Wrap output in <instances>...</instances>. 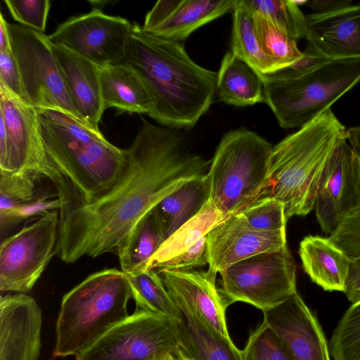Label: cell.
Wrapping results in <instances>:
<instances>
[{
  "instance_id": "6da1fadb",
  "label": "cell",
  "mask_w": 360,
  "mask_h": 360,
  "mask_svg": "<svg viewBox=\"0 0 360 360\" xmlns=\"http://www.w3.org/2000/svg\"><path fill=\"white\" fill-rule=\"evenodd\" d=\"M118 180L85 200L63 175L55 184L59 224L55 255L67 264L117 250L136 224L186 182L207 174L211 160L179 130L142 119Z\"/></svg>"
},
{
  "instance_id": "7a4b0ae2",
  "label": "cell",
  "mask_w": 360,
  "mask_h": 360,
  "mask_svg": "<svg viewBox=\"0 0 360 360\" xmlns=\"http://www.w3.org/2000/svg\"><path fill=\"white\" fill-rule=\"evenodd\" d=\"M153 102L149 116L160 125L191 129L216 97L217 72L196 63L182 43L165 39L133 24L124 59Z\"/></svg>"
},
{
  "instance_id": "3957f363",
  "label": "cell",
  "mask_w": 360,
  "mask_h": 360,
  "mask_svg": "<svg viewBox=\"0 0 360 360\" xmlns=\"http://www.w3.org/2000/svg\"><path fill=\"white\" fill-rule=\"evenodd\" d=\"M346 140L347 129L331 108L288 135L273 146L268 178L256 200L280 201L287 219L307 215L330 159Z\"/></svg>"
},
{
  "instance_id": "277c9868",
  "label": "cell",
  "mask_w": 360,
  "mask_h": 360,
  "mask_svg": "<svg viewBox=\"0 0 360 360\" xmlns=\"http://www.w3.org/2000/svg\"><path fill=\"white\" fill-rule=\"evenodd\" d=\"M37 112L49 162L81 197L91 200L118 180L126 165L125 149L115 146L101 131L68 113L51 109Z\"/></svg>"
},
{
  "instance_id": "5b68a950",
  "label": "cell",
  "mask_w": 360,
  "mask_h": 360,
  "mask_svg": "<svg viewBox=\"0 0 360 360\" xmlns=\"http://www.w3.org/2000/svg\"><path fill=\"white\" fill-rule=\"evenodd\" d=\"M126 274L105 269L88 276L64 295L56 324L54 357L77 356L129 315Z\"/></svg>"
},
{
  "instance_id": "8992f818",
  "label": "cell",
  "mask_w": 360,
  "mask_h": 360,
  "mask_svg": "<svg viewBox=\"0 0 360 360\" xmlns=\"http://www.w3.org/2000/svg\"><path fill=\"white\" fill-rule=\"evenodd\" d=\"M272 149L264 138L243 127L223 135L207 173L210 200L221 213L236 214L258 198Z\"/></svg>"
},
{
  "instance_id": "52a82bcc",
  "label": "cell",
  "mask_w": 360,
  "mask_h": 360,
  "mask_svg": "<svg viewBox=\"0 0 360 360\" xmlns=\"http://www.w3.org/2000/svg\"><path fill=\"white\" fill-rule=\"evenodd\" d=\"M264 103L283 129L300 128L360 82V58L332 60L292 79H262Z\"/></svg>"
},
{
  "instance_id": "ba28073f",
  "label": "cell",
  "mask_w": 360,
  "mask_h": 360,
  "mask_svg": "<svg viewBox=\"0 0 360 360\" xmlns=\"http://www.w3.org/2000/svg\"><path fill=\"white\" fill-rule=\"evenodd\" d=\"M219 274L221 288L231 304L243 302L262 311L297 292L296 266L287 245L233 264Z\"/></svg>"
},
{
  "instance_id": "9c48e42d",
  "label": "cell",
  "mask_w": 360,
  "mask_h": 360,
  "mask_svg": "<svg viewBox=\"0 0 360 360\" xmlns=\"http://www.w3.org/2000/svg\"><path fill=\"white\" fill-rule=\"evenodd\" d=\"M8 29L25 102L37 109L58 110L80 120L47 36L21 25L8 23Z\"/></svg>"
},
{
  "instance_id": "30bf717a",
  "label": "cell",
  "mask_w": 360,
  "mask_h": 360,
  "mask_svg": "<svg viewBox=\"0 0 360 360\" xmlns=\"http://www.w3.org/2000/svg\"><path fill=\"white\" fill-rule=\"evenodd\" d=\"M0 172H29L55 184L63 176L49 160L37 109L0 85Z\"/></svg>"
},
{
  "instance_id": "8fae6325",
  "label": "cell",
  "mask_w": 360,
  "mask_h": 360,
  "mask_svg": "<svg viewBox=\"0 0 360 360\" xmlns=\"http://www.w3.org/2000/svg\"><path fill=\"white\" fill-rule=\"evenodd\" d=\"M177 345L173 321L136 307L75 360H162Z\"/></svg>"
},
{
  "instance_id": "7c38bea8",
  "label": "cell",
  "mask_w": 360,
  "mask_h": 360,
  "mask_svg": "<svg viewBox=\"0 0 360 360\" xmlns=\"http://www.w3.org/2000/svg\"><path fill=\"white\" fill-rule=\"evenodd\" d=\"M58 224L59 212L49 211L1 242V292L25 293L32 290L55 255Z\"/></svg>"
},
{
  "instance_id": "4fadbf2b",
  "label": "cell",
  "mask_w": 360,
  "mask_h": 360,
  "mask_svg": "<svg viewBox=\"0 0 360 360\" xmlns=\"http://www.w3.org/2000/svg\"><path fill=\"white\" fill-rule=\"evenodd\" d=\"M132 27L125 18L94 8L65 20L47 37L52 45L63 46L103 68L121 63Z\"/></svg>"
},
{
  "instance_id": "5bb4252c",
  "label": "cell",
  "mask_w": 360,
  "mask_h": 360,
  "mask_svg": "<svg viewBox=\"0 0 360 360\" xmlns=\"http://www.w3.org/2000/svg\"><path fill=\"white\" fill-rule=\"evenodd\" d=\"M359 205L356 154L346 140L337 148L325 170L314 210L321 230L330 235Z\"/></svg>"
},
{
  "instance_id": "9a60e30c",
  "label": "cell",
  "mask_w": 360,
  "mask_h": 360,
  "mask_svg": "<svg viewBox=\"0 0 360 360\" xmlns=\"http://www.w3.org/2000/svg\"><path fill=\"white\" fill-rule=\"evenodd\" d=\"M263 313L264 321L282 339L291 360H331L323 328L297 291Z\"/></svg>"
},
{
  "instance_id": "2e32d148",
  "label": "cell",
  "mask_w": 360,
  "mask_h": 360,
  "mask_svg": "<svg viewBox=\"0 0 360 360\" xmlns=\"http://www.w3.org/2000/svg\"><path fill=\"white\" fill-rule=\"evenodd\" d=\"M208 269L217 274L233 264L287 245L285 229L262 231L250 227L238 214L229 216L207 236Z\"/></svg>"
},
{
  "instance_id": "e0dca14e",
  "label": "cell",
  "mask_w": 360,
  "mask_h": 360,
  "mask_svg": "<svg viewBox=\"0 0 360 360\" xmlns=\"http://www.w3.org/2000/svg\"><path fill=\"white\" fill-rule=\"evenodd\" d=\"M173 300L188 309L208 326L230 338L226 309L231 304L216 284L217 274L207 269L158 270Z\"/></svg>"
},
{
  "instance_id": "ac0fdd59",
  "label": "cell",
  "mask_w": 360,
  "mask_h": 360,
  "mask_svg": "<svg viewBox=\"0 0 360 360\" xmlns=\"http://www.w3.org/2000/svg\"><path fill=\"white\" fill-rule=\"evenodd\" d=\"M41 325V311L32 297L1 296L0 360H38Z\"/></svg>"
},
{
  "instance_id": "d6986e66",
  "label": "cell",
  "mask_w": 360,
  "mask_h": 360,
  "mask_svg": "<svg viewBox=\"0 0 360 360\" xmlns=\"http://www.w3.org/2000/svg\"><path fill=\"white\" fill-rule=\"evenodd\" d=\"M237 0H160L147 13L142 29L182 43L200 27L231 12Z\"/></svg>"
},
{
  "instance_id": "ffe728a7",
  "label": "cell",
  "mask_w": 360,
  "mask_h": 360,
  "mask_svg": "<svg viewBox=\"0 0 360 360\" xmlns=\"http://www.w3.org/2000/svg\"><path fill=\"white\" fill-rule=\"evenodd\" d=\"M308 44L330 60L360 58V5L306 15Z\"/></svg>"
},
{
  "instance_id": "44dd1931",
  "label": "cell",
  "mask_w": 360,
  "mask_h": 360,
  "mask_svg": "<svg viewBox=\"0 0 360 360\" xmlns=\"http://www.w3.org/2000/svg\"><path fill=\"white\" fill-rule=\"evenodd\" d=\"M52 46L80 120L100 131L98 124L105 110L101 90V68L63 46Z\"/></svg>"
},
{
  "instance_id": "7402d4cb",
  "label": "cell",
  "mask_w": 360,
  "mask_h": 360,
  "mask_svg": "<svg viewBox=\"0 0 360 360\" xmlns=\"http://www.w3.org/2000/svg\"><path fill=\"white\" fill-rule=\"evenodd\" d=\"M299 255L312 282L325 291L345 293L350 262L328 237L305 236L300 243Z\"/></svg>"
},
{
  "instance_id": "603a6c76",
  "label": "cell",
  "mask_w": 360,
  "mask_h": 360,
  "mask_svg": "<svg viewBox=\"0 0 360 360\" xmlns=\"http://www.w3.org/2000/svg\"><path fill=\"white\" fill-rule=\"evenodd\" d=\"M173 321L178 345L195 360H241L230 338L217 332L183 305Z\"/></svg>"
},
{
  "instance_id": "cb8c5ba5",
  "label": "cell",
  "mask_w": 360,
  "mask_h": 360,
  "mask_svg": "<svg viewBox=\"0 0 360 360\" xmlns=\"http://www.w3.org/2000/svg\"><path fill=\"white\" fill-rule=\"evenodd\" d=\"M100 82L104 109L148 115L151 112L153 102L146 86L128 66L118 63L101 68Z\"/></svg>"
},
{
  "instance_id": "d4e9b609",
  "label": "cell",
  "mask_w": 360,
  "mask_h": 360,
  "mask_svg": "<svg viewBox=\"0 0 360 360\" xmlns=\"http://www.w3.org/2000/svg\"><path fill=\"white\" fill-rule=\"evenodd\" d=\"M216 97L226 104L244 107L264 102L262 76L231 50L217 72Z\"/></svg>"
},
{
  "instance_id": "484cf974",
  "label": "cell",
  "mask_w": 360,
  "mask_h": 360,
  "mask_svg": "<svg viewBox=\"0 0 360 360\" xmlns=\"http://www.w3.org/2000/svg\"><path fill=\"white\" fill-rule=\"evenodd\" d=\"M210 199L207 174L191 180L162 200L154 209L165 240L196 215Z\"/></svg>"
},
{
  "instance_id": "4316f807",
  "label": "cell",
  "mask_w": 360,
  "mask_h": 360,
  "mask_svg": "<svg viewBox=\"0 0 360 360\" xmlns=\"http://www.w3.org/2000/svg\"><path fill=\"white\" fill-rule=\"evenodd\" d=\"M154 208L136 224L117 250L121 271L124 274L146 269L150 259L165 240Z\"/></svg>"
},
{
  "instance_id": "83f0119b",
  "label": "cell",
  "mask_w": 360,
  "mask_h": 360,
  "mask_svg": "<svg viewBox=\"0 0 360 360\" xmlns=\"http://www.w3.org/2000/svg\"><path fill=\"white\" fill-rule=\"evenodd\" d=\"M226 217L209 199L196 215L163 242L146 269L156 270L160 264L188 250Z\"/></svg>"
},
{
  "instance_id": "f1b7e54d",
  "label": "cell",
  "mask_w": 360,
  "mask_h": 360,
  "mask_svg": "<svg viewBox=\"0 0 360 360\" xmlns=\"http://www.w3.org/2000/svg\"><path fill=\"white\" fill-rule=\"evenodd\" d=\"M232 13L231 51L261 76L280 69L261 49L255 34L253 17L243 0H237Z\"/></svg>"
},
{
  "instance_id": "f546056e",
  "label": "cell",
  "mask_w": 360,
  "mask_h": 360,
  "mask_svg": "<svg viewBox=\"0 0 360 360\" xmlns=\"http://www.w3.org/2000/svg\"><path fill=\"white\" fill-rule=\"evenodd\" d=\"M125 274L136 307L172 321L179 318L180 309L158 271L146 269Z\"/></svg>"
},
{
  "instance_id": "4dcf8cb0",
  "label": "cell",
  "mask_w": 360,
  "mask_h": 360,
  "mask_svg": "<svg viewBox=\"0 0 360 360\" xmlns=\"http://www.w3.org/2000/svg\"><path fill=\"white\" fill-rule=\"evenodd\" d=\"M42 176L29 172H0L1 228L18 219L20 212L36 202L37 184Z\"/></svg>"
},
{
  "instance_id": "1f68e13d",
  "label": "cell",
  "mask_w": 360,
  "mask_h": 360,
  "mask_svg": "<svg viewBox=\"0 0 360 360\" xmlns=\"http://www.w3.org/2000/svg\"><path fill=\"white\" fill-rule=\"evenodd\" d=\"M252 13L255 34L261 49L279 65L280 69L302 57L303 52L298 49L297 41L266 15L259 13Z\"/></svg>"
},
{
  "instance_id": "d6a6232c",
  "label": "cell",
  "mask_w": 360,
  "mask_h": 360,
  "mask_svg": "<svg viewBox=\"0 0 360 360\" xmlns=\"http://www.w3.org/2000/svg\"><path fill=\"white\" fill-rule=\"evenodd\" d=\"M243 1L252 13H259L266 15L295 41L306 37V15L300 10L295 1Z\"/></svg>"
},
{
  "instance_id": "836d02e7",
  "label": "cell",
  "mask_w": 360,
  "mask_h": 360,
  "mask_svg": "<svg viewBox=\"0 0 360 360\" xmlns=\"http://www.w3.org/2000/svg\"><path fill=\"white\" fill-rule=\"evenodd\" d=\"M328 346L333 360H360V302L345 312Z\"/></svg>"
},
{
  "instance_id": "e575fe53",
  "label": "cell",
  "mask_w": 360,
  "mask_h": 360,
  "mask_svg": "<svg viewBox=\"0 0 360 360\" xmlns=\"http://www.w3.org/2000/svg\"><path fill=\"white\" fill-rule=\"evenodd\" d=\"M241 360H291L285 345L264 321L249 336Z\"/></svg>"
},
{
  "instance_id": "d590c367",
  "label": "cell",
  "mask_w": 360,
  "mask_h": 360,
  "mask_svg": "<svg viewBox=\"0 0 360 360\" xmlns=\"http://www.w3.org/2000/svg\"><path fill=\"white\" fill-rule=\"evenodd\" d=\"M238 213L250 227L257 231L284 229L288 221L283 204L272 198L256 200Z\"/></svg>"
},
{
  "instance_id": "8d00e7d4",
  "label": "cell",
  "mask_w": 360,
  "mask_h": 360,
  "mask_svg": "<svg viewBox=\"0 0 360 360\" xmlns=\"http://www.w3.org/2000/svg\"><path fill=\"white\" fill-rule=\"evenodd\" d=\"M328 238L350 263L360 261V205L340 221Z\"/></svg>"
},
{
  "instance_id": "74e56055",
  "label": "cell",
  "mask_w": 360,
  "mask_h": 360,
  "mask_svg": "<svg viewBox=\"0 0 360 360\" xmlns=\"http://www.w3.org/2000/svg\"><path fill=\"white\" fill-rule=\"evenodd\" d=\"M13 18L21 25L44 32L51 1L49 0H5Z\"/></svg>"
},
{
  "instance_id": "f35d334b",
  "label": "cell",
  "mask_w": 360,
  "mask_h": 360,
  "mask_svg": "<svg viewBox=\"0 0 360 360\" xmlns=\"http://www.w3.org/2000/svg\"><path fill=\"white\" fill-rule=\"evenodd\" d=\"M329 60H332L323 56L308 44L300 58L285 68L262 76V78L274 81L298 78L309 73Z\"/></svg>"
},
{
  "instance_id": "ab89813d",
  "label": "cell",
  "mask_w": 360,
  "mask_h": 360,
  "mask_svg": "<svg viewBox=\"0 0 360 360\" xmlns=\"http://www.w3.org/2000/svg\"><path fill=\"white\" fill-rule=\"evenodd\" d=\"M207 236L188 250L160 264L156 270L188 269L208 264Z\"/></svg>"
},
{
  "instance_id": "60d3db41",
  "label": "cell",
  "mask_w": 360,
  "mask_h": 360,
  "mask_svg": "<svg viewBox=\"0 0 360 360\" xmlns=\"http://www.w3.org/2000/svg\"><path fill=\"white\" fill-rule=\"evenodd\" d=\"M0 85L25 102L18 65L11 49L0 52Z\"/></svg>"
},
{
  "instance_id": "b9f144b4",
  "label": "cell",
  "mask_w": 360,
  "mask_h": 360,
  "mask_svg": "<svg viewBox=\"0 0 360 360\" xmlns=\"http://www.w3.org/2000/svg\"><path fill=\"white\" fill-rule=\"evenodd\" d=\"M345 294L352 304L360 302V261L350 263Z\"/></svg>"
},
{
  "instance_id": "7bdbcfd3",
  "label": "cell",
  "mask_w": 360,
  "mask_h": 360,
  "mask_svg": "<svg viewBox=\"0 0 360 360\" xmlns=\"http://www.w3.org/2000/svg\"><path fill=\"white\" fill-rule=\"evenodd\" d=\"M351 0H311L307 5L314 13H326L352 5Z\"/></svg>"
},
{
  "instance_id": "ee69618b",
  "label": "cell",
  "mask_w": 360,
  "mask_h": 360,
  "mask_svg": "<svg viewBox=\"0 0 360 360\" xmlns=\"http://www.w3.org/2000/svg\"><path fill=\"white\" fill-rule=\"evenodd\" d=\"M8 23L0 13V52L11 49V41L8 29Z\"/></svg>"
},
{
  "instance_id": "f6af8a7d",
  "label": "cell",
  "mask_w": 360,
  "mask_h": 360,
  "mask_svg": "<svg viewBox=\"0 0 360 360\" xmlns=\"http://www.w3.org/2000/svg\"><path fill=\"white\" fill-rule=\"evenodd\" d=\"M167 360H179L174 351L169 353L167 356Z\"/></svg>"
},
{
  "instance_id": "bcb514c9",
  "label": "cell",
  "mask_w": 360,
  "mask_h": 360,
  "mask_svg": "<svg viewBox=\"0 0 360 360\" xmlns=\"http://www.w3.org/2000/svg\"><path fill=\"white\" fill-rule=\"evenodd\" d=\"M357 168L360 176V155H356Z\"/></svg>"
},
{
  "instance_id": "7dc6e473",
  "label": "cell",
  "mask_w": 360,
  "mask_h": 360,
  "mask_svg": "<svg viewBox=\"0 0 360 360\" xmlns=\"http://www.w3.org/2000/svg\"><path fill=\"white\" fill-rule=\"evenodd\" d=\"M168 354H167V355H168ZM167 356H165L162 360H167Z\"/></svg>"
},
{
  "instance_id": "c3c4849f",
  "label": "cell",
  "mask_w": 360,
  "mask_h": 360,
  "mask_svg": "<svg viewBox=\"0 0 360 360\" xmlns=\"http://www.w3.org/2000/svg\"><path fill=\"white\" fill-rule=\"evenodd\" d=\"M359 5H360V3H359Z\"/></svg>"
},
{
  "instance_id": "681fc988",
  "label": "cell",
  "mask_w": 360,
  "mask_h": 360,
  "mask_svg": "<svg viewBox=\"0 0 360 360\" xmlns=\"http://www.w3.org/2000/svg\"></svg>"
}]
</instances>
